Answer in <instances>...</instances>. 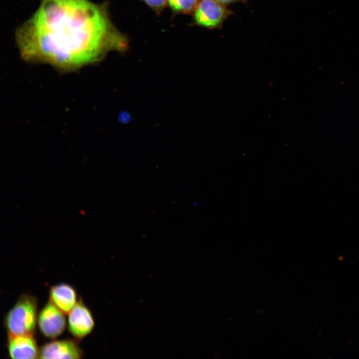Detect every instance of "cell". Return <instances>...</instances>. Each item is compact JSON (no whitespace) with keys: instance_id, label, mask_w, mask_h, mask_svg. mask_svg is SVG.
<instances>
[{"instance_id":"1","label":"cell","mask_w":359,"mask_h":359,"mask_svg":"<svg viewBox=\"0 0 359 359\" xmlns=\"http://www.w3.org/2000/svg\"><path fill=\"white\" fill-rule=\"evenodd\" d=\"M16 39L25 60L63 70L95 62L128 45L104 6L89 0H41L35 14L17 29Z\"/></svg>"},{"instance_id":"2","label":"cell","mask_w":359,"mask_h":359,"mask_svg":"<svg viewBox=\"0 0 359 359\" xmlns=\"http://www.w3.org/2000/svg\"><path fill=\"white\" fill-rule=\"evenodd\" d=\"M37 318V299L30 295H22L5 316L8 335H33Z\"/></svg>"},{"instance_id":"3","label":"cell","mask_w":359,"mask_h":359,"mask_svg":"<svg viewBox=\"0 0 359 359\" xmlns=\"http://www.w3.org/2000/svg\"><path fill=\"white\" fill-rule=\"evenodd\" d=\"M64 314L49 301L41 310L37 318L38 328L41 333L51 339L61 335L66 327Z\"/></svg>"},{"instance_id":"4","label":"cell","mask_w":359,"mask_h":359,"mask_svg":"<svg viewBox=\"0 0 359 359\" xmlns=\"http://www.w3.org/2000/svg\"><path fill=\"white\" fill-rule=\"evenodd\" d=\"M94 327V321L89 309L79 300L69 313L68 327L76 339H81L89 334Z\"/></svg>"},{"instance_id":"5","label":"cell","mask_w":359,"mask_h":359,"mask_svg":"<svg viewBox=\"0 0 359 359\" xmlns=\"http://www.w3.org/2000/svg\"><path fill=\"white\" fill-rule=\"evenodd\" d=\"M83 352L71 340L54 341L46 344L39 350L40 359H80Z\"/></svg>"},{"instance_id":"6","label":"cell","mask_w":359,"mask_h":359,"mask_svg":"<svg viewBox=\"0 0 359 359\" xmlns=\"http://www.w3.org/2000/svg\"><path fill=\"white\" fill-rule=\"evenodd\" d=\"M7 349L11 359L38 358L39 350L32 335H8Z\"/></svg>"},{"instance_id":"7","label":"cell","mask_w":359,"mask_h":359,"mask_svg":"<svg viewBox=\"0 0 359 359\" xmlns=\"http://www.w3.org/2000/svg\"><path fill=\"white\" fill-rule=\"evenodd\" d=\"M216 0H201L196 7L195 20L200 25L214 27L223 19L225 10Z\"/></svg>"},{"instance_id":"8","label":"cell","mask_w":359,"mask_h":359,"mask_svg":"<svg viewBox=\"0 0 359 359\" xmlns=\"http://www.w3.org/2000/svg\"><path fill=\"white\" fill-rule=\"evenodd\" d=\"M76 293L74 288L67 284H59L50 290V301L64 314H69L76 304Z\"/></svg>"},{"instance_id":"9","label":"cell","mask_w":359,"mask_h":359,"mask_svg":"<svg viewBox=\"0 0 359 359\" xmlns=\"http://www.w3.org/2000/svg\"><path fill=\"white\" fill-rule=\"evenodd\" d=\"M171 7L175 11L188 13L196 6L197 0H168Z\"/></svg>"},{"instance_id":"10","label":"cell","mask_w":359,"mask_h":359,"mask_svg":"<svg viewBox=\"0 0 359 359\" xmlns=\"http://www.w3.org/2000/svg\"><path fill=\"white\" fill-rule=\"evenodd\" d=\"M145 2L151 7L156 9L160 10L166 4L167 0H144Z\"/></svg>"},{"instance_id":"11","label":"cell","mask_w":359,"mask_h":359,"mask_svg":"<svg viewBox=\"0 0 359 359\" xmlns=\"http://www.w3.org/2000/svg\"><path fill=\"white\" fill-rule=\"evenodd\" d=\"M217 1H218L220 3H229L232 1H234L235 0H216Z\"/></svg>"}]
</instances>
